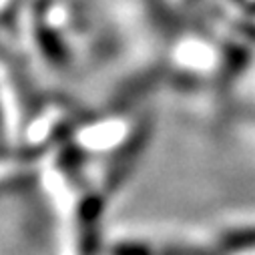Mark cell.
<instances>
[{"label": "cell", "mask_w": 255, "mask_h": 255, "mask_svg": "<svg viewBox=\"0 0 255 255\" xmlns=\"http://www.w3.org/2000/svg\"><path fill=\"white\" fill-rule=\"evenodd\" d=\"M231 247H245V245H255V229L251 231H243L239 235H233L229 239Z\"/></svg>", "instance_id": "cell-1"}]
</instances>
